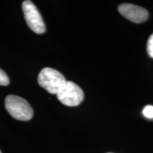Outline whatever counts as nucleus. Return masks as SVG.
<instances>
[{"label": "nucleus", "instance_id": "obj_1", "mask_svg": "<svg viewBox=\"0 0 153 153\" xmlns=\"http://www.w3.org/2000/svg\"><path fill=\"white\" fill-rule=\"evenodd\" d=\"M5 108L9 114L15 119L27 121L33 117V110L24 99L15 95L6 97Z\"/></svg>", "mask_w": 153, "mask_h": 153}, {"label": "nucleus", "instance_id": "obj_2", "mask_svg": "<svg viewBox=\"0 0 153 153\" xmlns=\"http://www.w3.org/2000/svg\"><path fill=\"white\" fill-rule=\"evenodd\" d=\"M65 82V78L60 72L51 68H43L38 76V85L52 94H57Z\"/></svg>", "mask_w": 153, "mask_h": 153}, {"label": "nucleus", "instance_id": "obj_3", "mask_svg": "<svg viewBox=\"0 0 153 153\" xmlns=\"http://www.w3.org/2000/svg\"><path fill=\"white\" fill-rule=\"evenodd\" d=\"M56 95L58 100L68 106H78L84 99L82 89L75 83L70 81H66Z\"/></svg>", "mask_w": 153, "mask_h": 153}, {"label": "nucleus", "instance_id": "obj_4", "mask_svg": "<svg viewBox=\"0 0 153 153\" xmlns=\"http://www.w3.org/2000/svg\"><path fill=\"white\" fill-rule=\"evenodd\" d=\"M22 9L28 27L36 33H43L45 31V23L36 5L31 1L26 0L22 4Z\"/></svg>", "mask_w": 153, "mask_h": 153}, {"label": "nucleus", "instance_id": "obj_5", "mask_svg": "<svg viewBox=\"0 0 153 153\" xmlns=\"http://www.w3.org/2000/svg\"><path fill=\"white\" fill-rule=\"evenodd\" d=\"M118 9L122 16L137 24L144 22L148 18V11L146 9L132 4H122Z\"/></svg>", "mask_w": 153, "mask_h": 153}, {"label": "nucleus", "instance_id": "obj_6", "mask_svg": "<svg viewBox=\"0 0 153 153\" xmlns=\"http://www.w3.org/2000/svg\"><path fill=\"white\" fill-rule=\"evenodd\" d=\"M9 83V79L4 71L0 68V85L7 86Z\"/></svg>", "mask_w": 153, "mask_h": 153}, {"label": "nucleus", "instance_id": "obj_7", "mask_svg": "<svg viewBox=\"0 0 153 153\" xmlns=\"http://www.w3.org/2000/svg\"><path fill=\"white\" fill-rule=\"evenodd\" d=\"M143 114L148 118H153V106L148 105L143 108Z\"/></svg>", "mask_w": 153, "mask_h": 153}, {"label": "nucleus", "instance_id": "obj_8", "mask_svg": "<svg viewBox=\"0 0 153 153\" xmlns=\"http://www.w3.org/2000/svg\"><path fill=\"white\" fill-rule=\"evenodd\" d=\"M147 51L150 57L153 58V33L149 38L147 43Z\"/></svg>", "mask_w": 153, "mask_h": 153}, {"label": "nucleus", "instance_id": "obj_9", "mask_svg": "<svg viewBox=\"0 0 153 153\" xmlns=\"http://www.w3.org/2000/svg\"><path fill=\"white\" fill-rule=\"evenodd\" d=\"M0 153H1V151H0Z\"/></svg>", "mask_w": 153, "mask_h": 153}, {"label": "nucleus", "instance_id": "obj_10", "mask_svg": "<svg viewBox=\"0 0 153 153\" xmlns=\"http://www.w3.org/2000/svg\"><path fill=\"white\" fill-rule=\"evenodd\" d=\"M109 153H111V152H109Z\"/></svg>", "mask_w": 153, "mask_h": 153}]
</instances>
